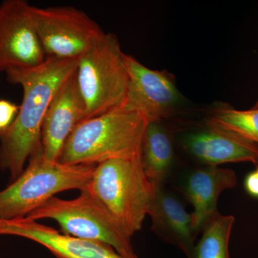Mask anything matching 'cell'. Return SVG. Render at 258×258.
<instances>
[{
    "label": "cell",
    "mask_w": 258,
    "mask_h": 258,
    "mask_svg": "<svg viewBox=\"0 0 258 258\" xmlns=\"http://www.w3.org/2000/svg\"><path fill=\"white\" fill-rule=\"evenodd\" d=\"M46 60L37 33L32 6L24 0L0 4V72L31 69Z\"/></svg>",
    "instance_id": "obj_8"
},
{
    "label": "cell",
    "mask_w": 258,
    "mask_h": 258,
    "mask_svg": "<svg viewBox=\"0 0 258 258\" xmlns=\"http://www.w3.org/2000/svg\"><path fill=\"white\" fill-rule=\"evenodd\" d=\"M190 134L185 137V149L208 166L226 163L258 164V147L237 134L216 127Z\"/></svg>",
    "instance_id": "obj_12"
},
{
    "label": "cell",
    "mask_w": 258,
    "mask_h": 258,
    "mask_svg": "<svg viewBox=\"0 0 258 258\" xmlns=\"http://www.w3.org/2000/svg\"><path fill=\"white\" fill-rule=\"evenodd\" d=\"M257 172H258V168H257Z\"/></svg>",
    "instance_id": "obj_21"
},
{
    "label": "cell",
    "mask_w": 258,
    "mask_h": 258,
    "mask_svg": "<svg viewBox=\"0 0 258 258\" xmlns=\"http://www.w3.org/2000/svg\"><path fill=\"white\" fill-rule=\"evenodd\" d=\"M174 151L166 131L160 122L148 123L142 147L144 171L154 186H161L172 164Z\"/></svg>",
    "instance_id": "obj_15"
},
{
    "label": "cell",
    "mask_w": 258,
    "mask_h": 258,
    "mask_svg": "<svg viewBox=\"0 0 258 258\" xmlns=\"http://www.w3.org/2000/svg\"><path fill=\"white\" fill-rule=\"evenodd\" d=\"M79 59L46 58L31 69L7 71L8 81L23 91V101L10 128L0 135V167L15 181L25 163L41 148L42 125L55 93L74 74Z\"/></svg>",
    "instance_id": "obj_1"
},
{
    "label": "cell",
    "mask_w": 258,
    "mask_h": 258,
    "mask_svg": "<svg viewBox=\"0 0 258 258\" xmlns=\"http://www.w3.org/2000/svg\"><path fill=\"white\" fill-rule=\"evenodd\" d=\"M73 200L50 198L28 215L33 220L50 219L66 235L98 241L128 257H137L130 237L103 203L88 190Z\"/></svg>",
    "instance_id": "obj_6"
},
{
    "label": "cell",
    "mask_w": 258,
    "mask_h": 258,
    "mask_svg": "<svg viewBox=\"0 0 258 258\" xmlns=\"http://www.w3.org/2000/svg\"><path fill=\"white\" fill-rule=\"evenodd\" d=\"M246 191L253 198H258V172L254 171L246 176L244 180Z\"/></svg>",
    "instance_id": "obj_19"
},
{
    "label": "cell",
    "mask_w": 258,
    "mask_h": 258,
    "mask_svg": "<svg viewBox=\"0 0 258 258\" xmlns=\"http://www.w3.org/2000/svg\"><path fill=\"white\" fill-rule=\"evenodd\" d=\"M86 119L75 71L57 90L45 113L41 132L44 157L47 160L58 161L66 140L74 128Z\"/></svg>",
    "instance_id": "obj_11"
},
{
    "label": "cell",
    "mask_w": 258,
    "mask_h": 258,
    "mask_svg": "<svg viewBox=\"0 0 258 258\" xmlns=\"http://www.w3.org/2000/svg\"><path fill=\"white\" fill-rule=\"evenodd\" d=\"M148 121L143 115L120 105L83 120L66 140L58 161L68 165L97 164L142 155Z\"/></svg>",
    "instance_id": "obj_2"
},
{
    "label": "cell",
    "mask_w": 258,
    "mask_h": 258,
    "mask_svg": "<svg viewBox=\"0 0 258 258\" xmlns=\"http://www.w3.org/2000/svg\"><path fill=\"white\" fill-rule=\"evenodd\" d=\"M114 34L106 33L80 57L76 70L86 119L118 108L124 101L128 74Z\"/></svg>",
    "instance_id": "obj_5"
},
{
    "label": "cell",
    "mask_w": 258,
    "mask_h": 258,
    "mask_svg": "<svg viewBox=\"0 0 258 258\" xmlns=\"http://www.w3.org/2000/svg\"><path fill=\"white\" fill-rule=\"evenodd\" d=\"M152 230L163 240L174 244L186 256L195 244L198 232L191 214L175 198L155 186V196L149 212Z\"/></svg>",
    "instance_id": "obj_14"
},
{
    "label": "cell",
    "mask_w": 258,
    "mask_h": 258,
    "mask_svg": "<svg viewBox=\"0 0 258 258\" xmlns=\"http://www.w3.org/2000/svg\"><path fill=\"white\" fill-rule=\"evenodd\" d=\"M32 14L46 58L79 59L105 33L74 7L32 6Z\"/></svg>",
    "instance_id": "obj_7"
},
{
    "label": "cell",
    "mask_w": 258,
    "mask_h": 258,
    "mask_svg": "<svg viewBox=\"0 0 258 258\" xmlns=\"http://www.w3.org/2000/svg\"><path fill=\"white\" fill-rule=\"evenodd\" d=\"M128 85L121 106L144 115L148 123L160 122L175 112L181 93L171 75L148 69L133 56L124 53Z\"/></svg>",
    "instance_id": "obj_9"
},
{
    "label": "cell",
    "mask_w": 258,
    "mask_h": 258,
    "mask_svg": "<svg viewBox=\"0 0 258 258\" xmlns=\"http://www.w3.org/2000/svg\"><path fill=\"white\" fill-rule=\"evenodd\" d=\"M0 235L19 236L34 241L57 258H138L121 255L103 242L60 233L27 217L0 220Z\"/></svg>",
    "instance_id": "obj_10"
},
{
    "label": "cell",
    "mask_w": 258,
    "mask_h": 258,
    "mask_svg": "<svg viewBox=\"0 0 258 258\" xmlns=\"http://www.w3.org/2000/svg\"><path fill=\"white\" fill-rule=\"evenodd\" d=\"M235 171L208 166L192 171L184 183L185 196L193 206L194 225L198 232L217 212V201L222 191L237 185Z\"/></svg>",
    "instance_id": "obj_13"
},
{
    "label": "cell",
    "mask_w": 258,
    "mask_h": 258,
    "mask_svg": "<svg viewBox=\"0 0 258 258\" xmlns=\"http://www.w3.org/2000/svg\"><path fill=\"white\" fill-rule=\"evenodd\" d=\"M20 106L8 100L0 99V135L14 122Z\"/></svg>",
    "instance_id": "obj_18"
},
{
    "label": "cell",
    "mask_w": 258,
    "mask_h": 258,
    "mask_svg": "<svg viewBox=\"0 0 258 258\" xmlns=\"http://www.w3.org/2000/svg\"><path fill=\"white\" fill-rule=\"evenodd\" d=\"M96 165H68L47 160L42 147L29 159L26 169L10 186L0 191V220L28 217L61 191L84 189Z\"/></svg>",
    "instance_id": "obj_4"
},
{
    "label": "cell",
    "mask_w": 258,
    "mask_h": 258,
    "mask_svg": "<svg viewBox=\"0 0 258 258\" xmlns=\"http://www.w3.org/2000/svg\"><path fill=\"white\" fill-rule=\"evenodd\" d=\"M235 219L217 212L204 225L201 239L188 258H230L229 242Z\"/></svg>",
    "instance_id": "obj_16"
},
{
    "label": "cell",
    "mask_w": 258,
    "mask_h": 258,
    "mask_svg": "<svg viewBox=\"0 0 258 258\" xmlns=\"http://www.w3.org/2000/svg\"><path fill=\"white\" fill-rule=\"evenodd\" d=\"M252 108H258V100L256 102L255 104L254 105V106L252 107Z\"/></svg>",
    "instance_id": "obj_20"
},
{
    "label": "cell",
    "mask_w": 258,
    "mask_h": 258,
    "mask_svg": "<svg viewBox=\"0 0 258 258\" xmlns=\"http://www.w3.org/2000/svg\"><path fill=\"white\" fill-rule=\"evenodd\" d=\"M85 189L104 205L131 237L142 229L155 196V186L146 175L142 155L97 164Z\"/></svg>",
    "instance_id": "obj_3"
},
{
    "label": "cell",
    "mask_w": 258,
    "mask_h": 258,
    "mask_svg": "<svg viewBox=\"0 0 258 258\" xmlns=\"http://www.w3.org/2000/svg\"><path fill=\"white\" fill-rule=\"evenodd\" d=\"M208 125L237 134L258 147V108L244 111L230 106L220 107L212 112Z\"/></svg>",
    "instance_id": "obj_17"
}]
</instances>
